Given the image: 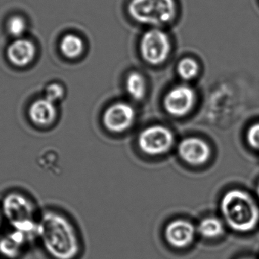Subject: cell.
<instances>
[{
  "mask_svg": "<svg viewBox=\"0 0 259 259\" xmlns=\"http://www.w3.org/2000/svg\"><path fill=\"white\" fill-rule=\"evenodd\" d=\"M0 259H3V258H0Z\"/></svg>",
  "mask_w": 259,
  "mask_h": 259,
  "instance_id": "cell-24",
  "label": "cell"
},
{
  "mask_svg": "<svg viewBox=\"0 0 259 259\" xmlns=\"http://www.w3.org/2000/svg\"><path fill=\"white\" fill-rule=\"evenodd\" d=\"M36 237L51 258L75 259L80 253V240L74 225L55 211H47L39 218Z\"/></svg>",
  "mask_w": 259,
  "mask_h": 259,
  "instance_id": "cell-1",
  "label": "cell"
},
{
  "mask_svg": "<svg viewBox=\"0 0 259 259\" xmlns=\"http://www.w3.org/2000/svg\"><path fill=\"white\" fill-rule=\"evenodd\" d=\"M178 152L181 158L188 164L202 165L209 160L211 150L209 145L202 139L188 137L181 142Z\"/></svg>",
  "mask_w": 259,
  "mask_h": 259,
  "instance_id": "cell-10",
  "label": "cell"
},
{
  "mask_svg": "<svg viewBox=\"0 0 259 259\" xmlns=\"http://www.w3.org/2000/svg\"><path fill=\"white\" fill-rule=\"evenodd\" d=\"M196 230L198 235L205 240H215L225 234V224L219 218L206 217L199 222Z\"/></svg>",
  "mask_w": 259,
  "mask_h": 259,
  "instance_id": "cell-14",
  "label": "cell"
},
{
  "mask_svg": "<svg viewBox=\"0 0 259 259\" xmlns=\"http://www.w3.org/2000/svg\"><path fill=\"white\" fill-rule=\"evenodd\" d=\"M225 225L239 234H249L259 225V206L247 192L231 190L227 192L220 203Z\"/></svg>",
  "mask_w": 259,
  "mask_h": 259,
  "instance_id": "cell-2",
  "label": "cell"
},
{
  "mask_svg": "<svg viewBox=\"0 0 259 259\" xmlns=\"http://www.w3.org/2000/svg\"><path fill=\"white\" fill-rule=\"evenodd\" d=\"M199 64L193 58H184L178 65V74L185 80L195 78L199 73Z\"/></svg>",
  "mask_w": 259,
  "mask_h": 259,
  "instance_id": "cell-17",
  "label": "cell"
},
{
  "mask_svg": "<svg viewBox=\"0 0 259 259\" xmlns=\"http://www.w3.org/2000/svg\"><path fill=\"white\" fill-rule=\"evenodd\" d=\"M248 144L255 150L259 151V123L252 124L246 133Z\"/></svg>",
  "mask_w": 259,
  "mask_h": 259,
  "instance_id": "cell-20",
  "label": "cell"
},
{
  "mask_svg": "<svg viewBox=\"0 0 259 259\" xmlns=\"http://www.w3.org/2000/svg\"><path fill=\"white\" fill-rule=\"evenodd\" d=\"M36 53L35 44L24 37L15 39L8 47L6 51L8 60L12 65L20 68L30 65L34 59Z\"/></svg>",
  "mask_w": 259,
  "mask_h": 259,
  "instance_id": "cell-12",
  "label": "cell"
},
{
  "mask_svg": "<svg viewBox=\"0 0 259 259\" xmlns=\"http://www.w3.org/2000/svg\"><path fill=\"white\" fill-rule=\"evenodd\" d=\"M238 259H254L253 258H251V257H241V258H239Z\"/></svg>",
  "mask_w": 259,
  "mask_h": 259,
  "instance_id": "cell-21",
  "label": "cell"
},
{
  "mask_svg": "<svg viewBox=\"0 0 259 259\" xmlns=\"http://www.w3.org/2000/svg\"><path fill=\"white\" fill-rule=\"evenodd\" d=\"M65 91L64 88L59 83H53L49 84L45 90V98L56 103L63 98Z\"/></svg>",
  "mask_w": 259,
  "mask_h": 259,
  "instance_id": "cell-19",
  "label": "cell"
},
{
  "mask_svg": "<svg viewBox=\"0 0 259 259\" xmlns=\"http://www.w3.org/2000/svg\"><path fill=\"white\" fill-rule=\"evenodd\" d=\"M256 191H257V195H258V196L259 198V182L258 184V186H257Z\"/></svg>",
  "mask_w": 259,
  "mask_h": 259,
  "instance_id": "cell-22",
  "label": "cell"
},
{
  "mask_svg": "<svg viewBox=\"0 0 259 259\" xmlns=\"http://www.w3.org/2000/svg\"><path fill=\"white\" fill-rule=\"evenodd\" d=\"M27 22L23 17L14 15L7 22V30L9 34L15 38H22L27 30Z\"/></svg>",
  "mask_w": 259,
  "mask_h": 259,
  "instance_id": "cell-18",
  "label": "cell"
},
{
  "mask_svg": "<svg viewBox=\"0 0 259 259\" xmlns=\"http://www.w3.org/2000/svg\"><path fill=\"white\" fill-rule=\"evenodd\" d=\"M135 116V111L132 106L124 103H115L104 112L103 124L112 132L121 133L132 125Z\"/></svg>",
  "mask_w": 259,
  "mask_h": 259,
  "instance_id": "cell-9",
  "label": "cell"
},
{
  "mask_svg": "<svg viewBox=\"0 0 259 259\" xmlns=\"http://www.w3.org/2000/svg\"><path fill=\"white\" fill-rule=\"evenodd\" d=\"M170 36L161 28H150L145 32L140 42V51L145 62L152 65L164 63L171 52Z\"/></svg>",
  "mask_w": 259,
  "mask_h": 259,
  "instance_id": "cell-5",
  "label": "cell"
},
{
  "mask_svg": "<svg viewBox=\"0 0 259 259\" xmlns=\"http://www.w3.org/2000/svg\"><path fill=\"white\" fill-rule=\"evenodd\" d=\"M126 89L133 99L135 100H142L146 91L144 77L139 73H131L126 80Z\"/></svg>",
  "mask_w": 259,
  "mask_h": 259,
  "instance_id": "cell-16",
  "label": "cell"
},
{
  "mask_svg": "<svg viewBox=\"0 0 259 259\" xmlns=\"http://www.w3.org/2000/svg\"><path fill=\"white\" fill-rule=\"evenodd\" d=\"M59 49L65 57L71 59H77L83 54L84 42L82 38L77 35L68 33L61 39Z\"/></svg>",
  "mask_w": 259,
  "mask_h": 259,
  "instance_id": "cell-15",
  "label": "cell"
},
{
  "mask_svg": "<svg viewBox=\"0 0 259 259\" xmlns=\"http://www.w3.org/2000/svg\"><path fill=\"white\" fill-rule=\"evenodd\" d=\"M196 94L190 87L180 85L168 91L164 97V106L170 115L182 117L193 109Z\"/></svg>",
  "mask_w": 259,
  "mask_h": 259,
  "instance_id": "cell-8",
  "label": "cell"
},
{
  "mask_svg": "<svg viewBox=\"0 0 259 259\" xmlns=\"http://www.w3.org/2000/svg\"><path fill=\"white\" fill-rule=\"evenodd\" d=\"M196 227L190 221L176 219L166 225L164 237L166 243L175 249H185L194 243Z\"/></svg>",
  "mask_w": 259,
  "mask_h": 259,
  "instance_id": "cell-7",
  "label": "cell"
},
{
  "mask_svg": "<svg viewBox=\"0 0 259 259\" xmlns=\"http://www.w3.org/2000/svg\"><path fill=\"white\" fill-rule=\"evenodd\" d=\"M2 215H3V214H2V212H1V211H0V225H1Z\"/></svg>",
  "mask_w": 259,
  "mask_h": 259,
  "instance_id": "cell-23",
  "label": "cell"
},
{
  "mask_svg": "<svg viewBox=\"0 0 259 259\" xmlns=\"http://www.w3.org/2000/svg\"><path fill=\"white\" fill-rule=\"evenodd\" d=\"M1 212L12 229L36 237L38 220L36 210L31 201L24 195L17 193L8 194L3 199Z\"/></svg>",
  "mask_w": 259,
  "mask_h": 259,
  "instance_id": "cell-4",
  "label": "cell"
},
{
  "mask_svg": "<svg viewBox=\"0 0 259 259\" xmlns=\"http://www.w3.org/2000/svg\"><path fill=\"white\" fill-rule=\"evenodd\" d=\"M174 143V135L163 126H151L143 130L138 138V145L144 153L159 155L167 152Z\"/></svg>",
  "mask_w": 259,
  "mask_h": 259,
  "instance_id": "cell-6",
  "label": "cell"
},
{
  "mask_svg": "<svg viewBox=\"0 0 259 259\" xmlns=\"http://www.w3.org/2000/svg\"><path fill=\"white\" fill-rule=\"evenodd\" d=\"M30 121L35 125L49 126L53 124L57 116L56 103L44 98L35 100L28 109Z\"/></svg>",
  "mask_w": 259,
  "mask_h": 259,
  "instance_id": "cell-13",
  "label": "cell"
},
{
  "mask_svg": "<svg viewBox=\"0 0 259 259\" xmlns=\"http://www.w3.org/2000/svg\"><path fill=\"white\" fill-rule=\"evenodd\" d=\"M127 12L136 22L160 28L176 18L178 6L175 0H131Z\"/></svg>",
  "mask_w": 259,
  "mask_h": 259,
  "instance_id": "cell-3",
  "label": "cell"
},
{
  "mask_svg": "<svg viewBox=\"0 0 259 259\" xmlns=\"http://www.w3.org/2000/svg\"><path fill=\"white\" fill-rule=\"evenodd\" d=\"M34 237L22 231L13 230L0 239V255L3 259H17Z\"/></svg>",
  "mask_w": 259,
  "mask_h": 259,
  "instance_id": "cell-11",
  "label": "cell"
}]
</instances>
